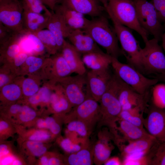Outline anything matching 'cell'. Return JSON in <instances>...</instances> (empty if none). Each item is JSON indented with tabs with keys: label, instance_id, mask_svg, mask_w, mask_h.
Returning <instances> with one entry per match:
<instances>
[{
	"label": "cell",
	"instance_id": "6da1fadb",
	"mask_svg": "<svg viewBox=\"0 0 165 165\" xmlns=\"http://www.w3.org/2000/svg\"><path fill=\"white\" fill-rule=\"evenodd\" d=\"M83 30L112 57L118 59L123 55L114 28L105 14L89 20Z\"/></svg>",
	"mask_w": 165,
	"mask_h": 165
},
{
	"label": "cell",
	"instance_id": "7a4b0ae2",
	"mask_svg": "<svg viewBox=\"0 0 165 165\" xmlns=\"http://www.w3.org/2000/svg\"><path fill=\"white\" fill-rule=\"evenodd\" d=\"M119 79L114 72L107 88L100 101L101 117L102 123L107 126L110 132L117 131L116 122L120 119L122 109L118 98Z\"/></svg>",
	"mask_w": 165,
	"mask_h": 165
},
{
	"label": "cell",
	"instance_id": "3957f363",
	"mask_svg": "<svg viewBox=\"0 0 165 165\" xmlns=\"http://www.w3.org/2000/svg\"><path fill=\"white\" fill-rule=\"evenodd\" d=\"M105 11L109 12L121 24L134 30L141 37L145 43L148 34L141 26L133 0H102Z\"/></svg>",
	"mask_w": 165,
	"mask_h": 165
},
{
	"label": "cell",
	"instance_id": "277c9868",
	"mask_svg": "<svg viewBox=\"0 0 165 165\" xmlns=\"http://www.w3.org/2000/svg\"><path fill=\"white\" fill-rule=\"evenodd\" d=\"M106 11L113 23L123 55L125 56L127 64L143 74L141 60L142 48L132 30L119 23L109 12Z\"/></svg>",
	"mask_w": 165,
	"mask_h": 165
},
{
	"label": "cell",
	"instance_id": "5b68a950",
	"mask_svg": "<svg viewBox=\"0 0 165 165\" xmlns=\"http://www.w3.org/2000/svg\"><path fill=\"white\" fill-rule=\"evenodd\" d=\"M111 65L114 72L123 82L141 94L149 91L150 88L159 82L155 78L145 77L135 68L112 57Z\"/></svg>",
	"mask_w": 165,
	"mask_h": 165
},
{
	"label": "cell",
	"instance_id": "8992f818",
	"mask_svg": "<svg viewBox=\"0 0 165 165\" xmlns=\"http://www.w3.org/2000/svg\"><path fill=\"white\" fill-rule=\"evenodd\" d=\"M159 41L148 40L142 48L141 60L144 75L152 76L165 73V55Z\"/></svg>",
	"mask_w": 165,
	"mask_h": 165
},
{
	"label": "cell",
	"instance_id": "52a82bcc",
	"mask_svg": "<svg viewBox=\"0 0 165 165\" xmlns=\"http://www.w3.org/2000/svg\"><path fill=\"white\" fill-rule=\"evenodd\" d=\"M133 0L141 26L154 38L161 40L164 28L152 3L147 0Z\"/></svg>",
	"mask_w": 165,
	"mask_h": 165
},
{
	"label": "cell",
	"instance_id": "ba28073f",
	"mask_svg": "<svg viewBox=\"0 0 165 165\" xmlns=\"http://www.w3.org/2000/svg\"><path fill=\"white\" fill-rule=\"evenodd\" d=\"M86 74L70 75L54 82L61 86L72 108L90 97L87 92Z\"/></svg>",
	"mask_w": 165,
	"mask_h": 165
},
{
	"label": "cell",
	"instance_id": "9c48e42d",
	"mask_svg": "<svg viewBox=\"0 0 165 165\" xmlns=\"http://www.w3.org/2000/svg\"><path fill=\"white\" fill-rule=\"evenodd\" d=\"M23 11L22 3L19 0H0V22L14 32H25Z\"/></svg>",
	"mask_w": 165,
	"mask_h": 165
},
{
	"label": "cell",
	"instance_id": "30bf717a",
	"mask_svg": "<svg viewBox=\"0 0 165 165\" xmlns=\"http://www.w3.org/2000/svg\"><path fill=\"white\" fill-rule=\"evenodd\" d=\"M40 72L43 80L46 79L53 82L73 73L61 52L46 57Z\"/></svg>",
	"mask_w": 165,
	"mask_h": 165
},
{
	"label": "cell",
	"instance_id": "8fae6325",
	"mask_svg": "<svg viewBox=\"0 0 165 165\" xmlns=\"http://www.w3.org/2000/svg\"><path fill=\"white\" fill-rule=\"evenodd\" d=\"M113 74L110 68L101 70H90L86 72V76L89 96L99 102L105 91Z\"/></svg>",
	"mask_w": 165,
	"mask_h": 165
},
{
	"label": "cell",
	"instance_id": "7c38bea8",
	"mask_svg": "<svg viewBox=\"0 0 165 165\" xmlns=\"http://www.w3.org/2000/svg\"><path fill=\"white\" fill-rule=\"evenodd\" d=\"M144 127L149 134L157 140L165 142V109L158 108L152 104L146 110Z\"/></svg>",
	"mask_w": 165,
	"mask_h": 165
},
{
	"label": "cell",
	"instance_id": "4fadbf2b",
	"mask_svg": "<svg viewBox=\"0 0 165 165\" xmlns=\"http://www.w3.org/2000/svg\"><path fill=\"white\" fill-rule=\"evenodd\" d=\"M90 97L87 98L79 105L74 107L70 114L72 120H82L92 127L101 117L100 105Z\"/></svg>",
	"mask_w": 165,
	"mask_h": 165
},
{
	"label": "cell",
	"instance_id": "5bb4252c",
	"mask_svg": "<svg viewBox=\"0 0 165 165\" xmlns=\"http://www.w3.org/2000/svg\"><path fill=\"white\" fill-rule=\"evenodd\" d=\"M119 79L118 98L122 110L140 105H148L149 91L145 94H141Z\"/></svg>",
	"mask_w": 165,
	"mask_h": 165
},
{
	"label": "cell",
	"instance_id": "9a60e30c",
	"mask_svg": "<svg viewBox=\"0 0 165 165\" xmlns=\"http://www.w3.org/2000/svg\"><path fill=\"white\" fill-rule=\"evenodd\" d=\"M60 3L92 18L105 15L106 12L101 0H62Z\"/></svg>",
	"mask_w": 165,
	"mask_h": 165
},
{
	"label": "cell",
	"instance_id": "2e32d148",
	"mask_svg": "<svg viewBox=\"0 0 165 165\" xmlns=\"http://www.w3.org/2000/svg\"><path fill=\"white\" fill-rule=\"evenodd\" d=\"M157 140L153 137L129 141L121 145L124 159H134L146 155Z\"/></svg>",
	"mask_w": 165,
	"mask_h": 165
},
{
	"label": "cell",
	"instance_id": "e0dca14e",
	"mask_svg": "<svg viewBox=\"0 0 165 165\" xmlns=\"http://www.w3.org/2000/svg\"><path fill=\"white\" fill-rule=\"evenodd\" d=\"M67 38L81 55L102 51L91 36L83 30H72Z\"/></svg>",
	"mask_w": 165,
	"mask_h": 165
},
{
	"label": "cell",
	"instance_id": "ac0fdd59",
	"mask_svg": "<svg viewBox=\"0 0 165 165\" xmlns=\"http://www.w3.org/2000/svg\"><path fill=\"white\" fill-rule=\"evenodd\" d=\"M60 15L66 25L71 30H84L89 20L82 14L64 5H57L54 10Z\"/></svg>",
	"mask_w": 165,
	"mask_h": 165
},
{
	"label": "cell",
	"instance_id": "d6986e66",
	"mask_svg": "<svg viewBox=\"0 0 165 165\" xmlns=\"http://www.w3.org/2000/svg\"><path fill=\"white\" fill-rule=\"evenodd\" d=\"M26 33L13 32L6 41L0 44V61L3 64L11 61L21 52L20 44Z\"/></svg>",
	"mask_w": 165,
	"mask_h": 165
},
{
	"label": "cell",
	"instance_id": "ffe728a7",
	"mask_svg": "<svg viewBox=\"0 0 165 165\" xmlns=\"http://www.w3.org/2000/svg\"><path fill=\"white\" fill-rule=\"evenodd\" d=\"M46 28L53 34L57 41L58 51L60 52L65 38L72 31L66 25L60 15L55 11H51Z\"/></svg>",
	"mask_w": 165,
	"mask_h": 165
},
{
	"label": "cell",
	"instance_id": "44dd1931",
	"mask_svg": "<svg viewBox=\"0 0 165 165\" xmlns=\"http://www.w3.org/2000/svg\"><path fill=\"white\" fill-rule=\"evenodd\" d=\"M117 122V132L119 131L120 136V142H127L140 139L152 137L144 128L134 125L125 120L120 118Z\"/></svg>",
	"mask_w": 165,
	"mask_h": 165
},
{
	"label": "cell",
	"instance_id": "7402d4cb",
	"mask_svg": "<svg viewBox=\"0 0 165 165\" xmlns=\"http://www.w3.org/2000/svg\"><path fill=\"white\" fill-rule=\"evenodd\" d=\"M67 62L73 73L85 75L86 69L81 54L70 42L65 40L60 52Z\"/></svg>",
	"mask_w": 165,
	"mask_h": 165
},
{
	"label": "cell",
	"instance_id": "603a6c76",
	"mask_svg": "<svg viewBox=\"0 0 165 165\" xmlns=\"http://www.w3.org/2000/svg\"><path fill=\"white\" fill-rule=\"evenodd\" d=\"M50 16L24 10L23 24L24 31L34 33L46 28Z\"/></svg>",
	"mask_w": 165,
	"mask_h": 165
},
{
	"label": "cell",
	"instance_id": "cb8c5ba5",
	"mask_svg": "<svg viewBox=\"0 0 165 165\" xmlns=\"http://www.w3.org/2000/svg\"><path fill=\"white\" fill-rule=\"evenodd\" d=\"M112 57L101 51L84 54L82 58L85 66L90 70H101L110 68Z\"/></svg>",
	"mask_w": 165,
	"mask_h": 165
},
{
	"label": "cell",
	"instance_id": "d4e9b609",
	"mask_svg": "<svg viewBox=\"0 0 165 165\" xmlns=\"http://www.w3.org/2000/svg\"><path fill=\"white\" fill-rule=\"evenodd\" d=\"M49 106L51 110L57 114H63L70 111L72 108L62 88L54 83Z\"/></svg>",
	"mask_w": 165,
	"mask_h": 165
},
{
	"label": "cell",
	"instance_id": "484cf974",
	"mask_svg": "<svg viewBox=\"0 0 165 165\" xmlns=\"http://www.w3.org/2000/svg\"><path fill=\"white\" fill-rule=\"evenodd\" d=\"M110 132L105 136L103 139L100 140L95 145L93 149V160L97 165H101L109 159L113 146L110 143L111 137Z\"/></svg>",
	"mask_w": 165,
	"mask_h": 165
},
{
	"label": "cell",
	"instance_id": "4316f807",
	"mask_svg": "<svg viewBox=\"0 0 165 165\" xmlns=\"http://www.w3.org/2000/svg\"><path fill=\"white\" fill-rule=\"evenodd\" d=\"M0 100L4 105L14 103L23 97L20 82L14 81L0 89Z\"/></svg>",
	"mask_w": 165,
	"mask_h": 165
},
{
	"label": "cell",
	"instance_id": "83f0119b",
	"mask_svg": "<svg viewBox=\"0 0 165 165\" xmlns=\"http://www.w3.org/2000/svg\"><path fill=\"white\" fill-rule=\"evenodd\" d=\"M27 76H23L20 84L24 99L37 93L40 87L41 81L43 80L40 72Z\"/></svg>",
	"mask_w": 165,
	"mask_h": 165
},
{
	"label": "cell",
	"instance_id": "f1b7e54d",
	"mask_svg": "<svg viewBox=\"0 0 165 165\" xmlns=\"http://www.w3.org/2000/svg\"><path fill=\"white\" fill-rule=\"evenodd\" d=\"M148 105H142L130 109L122 110L120 118L142 128H144L143 113L146 111Z\"/></svg>",
	"mask_w": 165,
	"mask_h": 165
},
{
	"label": "cell",
	"instance_id": "f546056e",
	"mask_svg": "<svg viewBox=\"0 0 165 165\" xmlns=\"http://www.w3.org/2000/svg\"><path fill=\"white\" fill-rule=\"evenodd\" d=\"M46 57L30 55L20 67V75L25 76L40 72L44 64Z\"/></svg>",
	"mask_w": 165,
	"mask_h": 165
},
{
	"label": "cell",
	"instance_id": "4dcf8cb0",
	"mask_svg": "<svg viewBox=\"0 0 165 165\" xmlns=\"http://www.w3.org/2000/svg\"><path fill=\"white\" fill-rule=\"evenodd\" d=\"M93 161V151L92 152L89 148L84 147L71 154L67 159L68 163L70 165H90Z\"/></svg>",
	"mask_w": 165,
	"mask_h": 165
},
{
	"label": "cell",
	"instance_id": "1f68e13d",
	"mask_svg": "<svg viewBox=\"0 0 165 165\" xmlns=\"http://www.w3.org/2000/svg\"><path fill=\"white\" fill-rule=\"evenodd\" d=\"M32 33L36 35L41 41L48 54L53 55L58 52L56 38L48 29H44Z\"/></svg>",
	"mask_w": 165,
	"mask_h": 165
},
{
	"label": "cell",
	"instance_id": "d6a6232c",
	"mask_svg": "<svg viewBox=\"0 0 165 165\" xmlns=\"http://www.w3.org/2000/svg\"><path fill=\"white\" fill-rule=\"evenodd\" d=\"M146 155L149 165H165V142L157 140Z\"/></svg>",
	"mask_w": 165,
	"mask_h": 165
},
{
	"label": "cell",
	"instance_id": "836d02e7",
	"mask_svg": "<svg viewBox=\"0 0 165 165\" xmlns=\"http://www.w3.org/2000/svg\"><path fill=\"white\" fill-rule=\"evenodd\" d=\"M92 127L86 123L79 119L71 120L67 126L68 130L85 139L90 134Z\"/></svg>",
	"mask_w": 165,
	"mask_h": 165
},
{
	"label": "cell",
	"instance_id": "e575fe53",
	"mask_svg": "<svg viewBox=\"0 0 165 165\" xmlns=\"http://www.w3.org/2000/svg\"><path fill=\"white\" fill-rule=\"evenodd\" d=\"M152 94V104L158 108L165 109V84L154 85Z\"/></svg>",
	"mask_w": 165,
	"mask_h": 165
},
{
	"label": "cell",
	"instance_id": "d590c367",
	"mask_svg": "<svg viewBox=\"0 0 165 165\" xmlns=\"http://www.w3.org/2000/svg\"><path fill=\"white\" fill-rule=\"evenodd\" d=\"M23 10L50 15L49 10L41 0H22L21 2Z\"/></svg>",
	"mask_w": 165,
	"mask_h": 165
},
{
	"label": "cell",
	"instance_id": "8d00e7d4",
	"mask_svg": "<svg viewBox=\"0 0 165 165\" xmlns=\"http://www.w3.org/2000/svg\"><path fill=\"white\" fill-rule=\"evenodd\" d=\"M0 68V89L13 82L18 75L11 68L7 63L3 64Z\"/></svg>",
	"mask_w": 165,
	"mask_h": 165
},
{
	"label": "cell",
	"instance_id": "74e56055",
	"mask_svg": "<svg viewBox=\"0 0 165 165\" xmlns=\"http://www.w3.org/2000/svg\"><path fill=\"white\" fill-rule=\"evenodd\" d=\"M26 35L32 47V55L42 56L46 52L43 44L36 35L28 32H26Z\"/></svg>",
	"mask_w": 165,
	"mask_h": 165
},
{
	"label": "cell",
	"instance_id": "f35d334b",
	"mask_svg": "<svg viewBox=\"0 0 165 165\" xmlns=\"http://www.w3.org/2000/svg\"><path fill=\"white\" fill-rule=\"evenodd\" d=\"M27 148L34 156L39 157L46 151L47 148L41 142L28 140L26 142Z\"/></svg>",
	"mask_w": 165,
	"mask_h": 165
},
{
	"label": "cell",
	"instance_id": "ab89813d",
	"mask_svg": "<svg viewBox=\"0 0 165 165\" xmlns=\"http://www.w3.org/2000/svg\"><path fill=\"white\" fill-rule=\"evenodd\" d=\"M36 115V112L33 108L25 104L23 105L21 112L17 116L21 122H28L34 119Z\"/></svg>",
	"mask_w": 165,
	"mask_h": 165
},
{
	"label": "cell",
	"instance_id": "60d3db41",
	"mask_svg": "<svg viewBox=\"0 0 165 165\" xmlns=\"http://www.w3.org/2000/svg\"><path fill=\"white\" fill-rule=\"evenodd\" d=\"M51 137L50 134L43 129L35 130L29 132L26 136L28 140L40 142L48 140Z\"/></svg>",
	"mask_w": 165,
	"mask_h": 165
},
{
	"label": "cell",
	"instance_id": "b9f144b4",
	"mask_svg": "<svg viewBox=\"0 0 165 165\" xmlns=\"http://www.w3.org/2000/svg\"><path fill=\"white\" fill-rule=\"evenodd\" d=\"M29 55L21 51L11 61L6 63L9 64L11 69L18 75H19L20 69Z\"/></svg>",
	"mask_w": 165,
	"mask_h": 165
},
{
	"label": "cell",
	"instance_id": "7bdbcfd3",
	"mask_svg": "<svg viewBox=\"0 0 165 165\" xmlns=\"http://www.w3.org/2000/svg\"><path fill=\"white\" fill-rule=\"evenodd\" d=\"M60 145L65 152L70 154L78 151L82 147L69 138L63 139L61 141Z\"/></svg>",
	"mask_w": 165,
	"mask_h": 165
},
{
	"label": "cell",
	"instance_id": "ee69618b",
	"mask_svg": "<svg viewBox=\"0 0 165 165\" xmlns=\"http://www.w3.org/2000/svg\"><path fill=\"white\" fill-rule=\"evenodd\" d=\"M162 23H165V0H151Z\"/></svg>",
	"mask_w": 165,
	"mask_h": 165
},
{
	"label": "cell",
	"instance_id": "f6af8a7d",
	"mask_svg": "<svg viewBox=\"0 0 165 165\" xmlns=\"http://www.w3.org/2000/svg\"><path fill=\"white\" fill-rule=\"evenodd\" d=\"M122 165H149L148 158L146 154L139 158L123 160Z\"/></svg>",
	"mask_w": 165,
	"mask_h": 165
},
{
	"label": "cell",
	"instance_id": "bcb514c9",
	"mask_svg": "<svg viewBox=\"0 0 165 165\" xmlns=\"http://www.w3.org/2000/svg\"><path fill=\"white\" fill-rule=\"evenodd\" d=\"M47 123L48 129L52 134L57 135L60 132L61 128L59 124L56 120L51 117H48L45 119Z\"/></svg>",
	"mask_w": 165,
	"mask_h": 165
},
{
	"label": "cell",
	"instance_id": "7dc6e473",
	"mask_svg": "<svg viewBox=\"0 0 165 165\" xmlns=\"http://www.w3.org/2000/svg\"><path fill=\"white\" fill-rule=\"evenodd\" d=\"M13 32L0 22V44L7 40Z\"/></svg>",
	"mask_w": 165,
	"mask_h": 165
},
{
	"label": "cell",
	"instance_id": "c3c4849f",
	"mask_svg": "<svg viewBox=\"0 0 165 165\" xmlns=\"http://www.w3.org/2000/svg\"><path fill=\"white\" fill-rule=\"evenodd\" d=\"M4 105L9 113L15 116H17L21 112L23 106V105L15 103Z\"/></svg>",
	"mask_w": 165,
	"mask_h": 165
},
{
	"label": "cell",
	"instance_id": "681fc988",
	"mask_svg": "<svg viewBox=\"0 0 165 165\" xmlns=\"http://www.w3.org/2000/svg\"><path fill=\"white\" fill-rule=\"evenodd\" d=\"M26 104L30 105L32 107L42 105V99L38 92L26 99H24Z\"/></svg>",
	"mask_w": 165,
	"mask_h": 165
},
{
	"label": "cell",
	"instance_id": "f907efd6",
	"mask_svg": "<svg viewBox=\"0 0 165 165\" xmlns=\"http://www.w3.org/2000/svg\"><path fill=\"white\" fill-rule=\"evenodd\" d=\"M43 3L50 8L51 11H54L56 6L60 3L62 0H41Z\"/></svg>",
	"mask_w": 165,
	"mask_h": 165
},
{
	"label": "cell",
	"instance_id": "816d5d0a",
	"mask_svg": "<svg viewBox=\"0 0 165 165\" xmlns=\"http://www.w3.org/2000/svg\"><path fill=\"white\" fill-rule=\"evenodd\" d=\"M105 165H122L119 158L116 156H114L109 159L104 163Z\"/></svg>",
	"mask_w": 165,
	"mask_h": 165
},
{
	"label": "cell",
	"instance_id": "f5cc1de1",
	"mask_svg": "<svg viewBox=\"0 0 165 165\" xmlns=\"http://www.w3.org/2000/svg\"><path fill=\"white\" fill-rule=\"evenodd\" d=\"M2 157L1 163L2 165H8L12 164L15 160L13 157L9 155L4 156Z\"/></svg>",
	"mask_w": 165,
	"mask_h": 165
},
{
	"label": "cell",
	"instance_id": "db71d44e",
	"mask_svg": "<svg viewBox=\"0 0 165 165\" xmlns=\"http://www.w3.org/2000/svg\"><path fill=\"white\" fill-rule=\"evenodd\" d=\"M0 156L3 157L9 155V151L8 146L5 144H1L0 145Z\"/></svg>",
	"mask_w": 165,
	"mask_h": 165
},
{
	"label": "cell",
	"instance_id": "11a10c76",
	"mask_svg": "<svg viewBox=\"0 0 165 165\" xmlns=\"http://www.w3.org/2000/svg\"><path fill=\"white\" fill-rule=\"evenodd\" d=\"M36 125L40 129H48V126L45 119H39L36 122Z\"/></svg>",
	"mask_w": 165,
	"mask_h": 165
},
{
	"label": "cell",
	"instance_id": "9f6ffc18",
	"mask_svg": "<svg viewBox=\"0 0 165 165\" xmlns=\"http://www.w3.org/2000/svg\"><path fill=\"white\" fill-rule=\"evenodd\" d=\"M9 127V125L7 122L4 120H1L0 122V134L7 131Z\"/></svg>",
	"mask_w": 165,
	"mask_h": 165
},
{
	"label": "cell",
	"instance_id": "6f0895ef",
	"mask_svg": "<svg viewBox=\"0 0 165 165\" xmlns=\"http://www.w3.org/2000/svg\"><path fill=\"white\" fill-rule=\"evenodd\" d=\"M60 160L56 157H53L49 159L48 165H58L61 163Z\"/></svg>",
	"mask_w": 165,
	"mask_h": 165
},
{
	"label": "cell",
	"instance_id": "680465c9",
	"mask_svg": "<svg viewBox=\"0 0 165 165\" xmlns=\"http://www.w3.org/2000/svg\"><path fill=\"white\" fill-rule=\"evenodd\" d=\"M152 77L157 79L159 81H162L165 83V73L152 76Z\"/></svg>",
	"mask_w": 165,
	"mask_h": 165
},
{
	"label": "cell",
	"instance_id": "91938a15",
	"mask_svg": "<svg viewBox=\"0 0 165 165\" xmlns=\"http://www.w3.org/2000/svg\"><path fill=\"white\" fill-rule=\"evenodd\" d=\"M49 159L46 156H42L40 159V163L42 165H48Z\"/></svg>",
	"mask_w": 165,
	"mask_h": 165
},
{
	"label": "cell",
	"instance_id": "94428289",
	"mask_svg": "<svg viewBox=\"0 0 165 165\" xmlns=\"http://www.w3.org/2000/svg\"><path fill=\"white\" fill-rule=\"evenodd\" d=\"M162 47L165 52V30L162 35L161 38Z\"/></svg>",
	"mask_w": 165,
	"mask_h": 165
},
{
	"label": "cell",
	"instance_id": "6125c7cd",
	"mask_svg": "<svg viewBox=\"0 0 165 165\" xmlns=\"http://www.w3.org/2000/svg\"><path fill=\"white\" fill-rule=\"evenodd\" d=\"M21 164L22 163L20 161L18 160L15 159L13 162L12 164L14 165H21Z\"/></svg>",
	"mask_w": 165,
	"mask_h": 165
},
{
	"label": "cell",
	"instance_id": "be15d7a7",
	"mask_svg": "<svg viewBox=\"0 0 165 165\" xmlns=\"http://www.w3.org/2000/svg\"></svg>",
	"mask_w": 165,
	"mask_h": 165
}]
</instances>
